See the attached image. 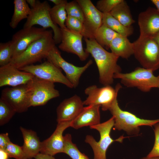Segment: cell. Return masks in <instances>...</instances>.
<instances>
[{"label": "cell", "mask_w": 159, "mask_h": 159, "mask_svg": "<svg viewBox=\"0 0 159 159\" xmlns=\"http://www.w3.org/2000/svg\"><path fill=\"white\" fill-rule=\"evenodd\" d=\"M61 29L62 37L59 48L63 51L76 54L81 61L86 60L90 54L83 49V36L67 28Z\"/></svg>", "instance_id": "obj_14"}, {"label": "cell", "mask_w": 159, "mask_h": 159, "mask_svg": "<svg viewBox=\"0 0 159 159\" xmlns=\"http://www.w3.org/2000/svg\"><path fill=\"white\" fill-rule=\"evenodd\" d=\"M13 49L11 41L0 44V66L3 67L9 64L12 59Z\"/></svg>", "instance_id": "obj_31"}, {"label": "cell", "mask_w": 159, "mask_h": 159, "mask_svg": "<svg viewBox=\"0 0 159 159\" xmlns=\"http://www.w3.org/2000/svg\"><path fill=\"white\" fill-rule=\"evenodd\" d=\"M124 26L129 27L135 22L131 13L130 9L125 1L117 5L110 13Z\"/></svg>", "instance_id": "obj_24"}, {"label": "cell", "mask_w": 159, "mask_h": 159, "mask_svg": "<svg viewBox=\"0 0 159 159\" xmlns=\"http://www.w3.org/2000/svg\"><path fill=\"white\" fill-rule=\"evenodd\" d=\"M35 159H56L53 156L41 153L37 155L34 158Z\"/></svg>", "instance_id": "obj_37"}, {"label": "cell", "mask_w": 159, "mask_h": 159, "mask_svg": "<svg viewBox=\"0 0 159 159\" xmlns=\"http://www.w3.org/2000/svg\"><path fill=\"white\" fill-rule=\"evenodd\" d=\"M34 77L30 73L21 70L9 64L0 67V87H14L25 84Z\"/></svg>", "instance_id": "obj_18"}, {"label": "cell", "mask_w": 159, "mask_h": 159, "mask_svg": "<svg viewBox=\"0 0 159 159\" xmlns=\"http://www.w3.org/2000/svg\"><path fill=\"white\" fill-rule=\"evenodd\" d=\"M11 141L7 133L0 134V149L4 150Z\"/></svg>", "instance_id": "obj_36"}, {"label": "cell", "mask_w": 159, "mask_h": 159, "mask_svg": "<svg viewBox=\"0 0 159 159\" xmlns=\"http://www.w3.org/2000/svg\"><path fill=\"white\" fill-rule=\"evenodd\" d=\"M48 31L42 28L33 26L23 28L16 32L11 40L13 51L12 60L21 54L32 43L44 37Z\"/></svg>", "instance_id": "obj_12"}, {"label": "cell", "mask_w": 159, "mask_h": 159, "mask_svg": "<svg viewBox=\"0 0 159 159\" xmlns=\"http://www.w3.org/2000/svg\"><path fill=\"white\" fill-rule=\"evenodd\" d=\"M52 30L31 44L20 55L9 63L19 69L41 61L55 46Z\"/></svg>", "instance_id": "obj_2"}, {"label": "cell", "mask_w": 159, "mask_h": 159, "mask_svg": "<svg viewBox=\"0 0 159 159\" xmlns=\"http://www.w3.org/2000/svg\"><path fill=\"white\" fill-rule=\"evenodd\" d=\"M71 121L57 122L56 128L51 135L42 142L40 153L52 156L59 153H64V143L63 134L70 127Z\"/></svg>", "instance_id": "obj_17"}, {"label": "cell", "mask_w": 159, "mask_h": 159, "mask_svg": "<svg viewBox=\"0 0 159 159\" xmlns=\"http://www.w3.org/2000/svg\"><path fill=\"white\" fill-rule=\"evenodd\" d=\"M158 88H159V87H158Z\"/></svg>", "instance_id": "obj_44"}, {"label": "cell", "mask_w": 159, "mask_h": 159, "mask_svg": "<svg viewBox=\"0 0 159 159\" xmlns=\"http://www.w3.org/2000/svg\"><path fill=\"white\" fill-rule=\"evenodd\" d=\"M119 35H120L102 24L95 33L94 39L102 47L108 49L112 40Z\"/></svg>", "instance_id": "obj_26"}, {"label": "cell", "mask_w": 159, "mask_h": 159, "mask_svg": "<svg viewBox=\"0 0 159 159\" xmlns=\"http://www.w3.org/2000/svg\"><path fill=\"white\" fill-rule=\"evenodd\" d=\"M9 157L8 154L4 150L0 149V159H8Z\"/></svg>", "instance_id": "obj_38"}, {"label": "cell", "mask_w": 159, "mask_h": 159, "mask_svg": "<svg viewBox=\"0 0 159 159\" xmlns=\"http://www.w3.org/2000/svg\"><path fill=\"white\" fill-rule=\"evenodd\" d=\"M64 153L72 159H90L84 153L78 150L76 145L72 141L71 135L67 134L64 136Z\"/></svg>", "instance_id": "obj_28"}, {"label": "cell", "mask_w": 159, "mask_h": 159, "mask_svg": "<svg viewBox=\"0 0 159 159\" xmlns=\"http://www.w3.org/2000/svg\"><path fill=\"white\" fill-rule=\"evenodd\" d=\"M5 150L9 157L16 159H26L22 147L14 144L11 141L8 144Z\"/></svg>", "instance_id": "obj_33"}, {"label": "cell", "mask_w": 159, "mask_h": 159, "mask_svg": "<svg viewBox=\"0 0 159 159\" xmlns=\"http://www.w3.org/2000/svg\"><path fill=\"white\" fill-rule=\"evenodd\" d=\"M26 2L28 4H29L31 7V9L34 8L36 5L37 0H27Z\"/></svg>", "instance_id": "obj_39"}, {"label": "cell", "mask_w": 159, "mask_h": 159, "mask_svg": "<svg viewBox=\"0 0 159 159\" xmlns=\"http://www.w3.org/2000/svg\"><path fill=\"white\" fill-rule=\"evenodd\" d=\"M67 2L66 0L60 5H55L50 10V16L52 21L54 24L58 25L62 29L67 28L65 23L67 15L65 7Z\"/></svg>", "instance_id": "obj_27"}, {"label": "cell", "mask_w": 159, "mask_h": 159, "mask_svg": "<svg viewBox=\"0 0 159 159\" xmlns=\"http://www.w3.org/2000/svg\"><path fill=\"white\" fill-rule=\"evenodd\" d=\"M133 44V54L143 68L153 71L159 68V46L154 38L139 37Z\"/></svg>", "instance_id": "obj_5"}, {"label": "cell", "mask_w": 159, "mask_h": 159, "mask_svg": "<svg viewBox=\"0 0 159 159\" xmlns=\"http://www.w3.org/2000/svg\"><path fill=\"white\" fill-rule=\"evenodd\" d=\"M24 140L23 145L22 146L26 159H31L40 153L42 142L37 133L31 130H28L20 127Z\"/></svg>", "instance_id": "obj_21"}, {"label": "cell", "mask_w": 159, "mask_h": 159, "mask_svg": "<svg viewBox=\"0 0 159 159\" xmlns=\"http://www.w3.org/2000/svg\"><path fill=\"white\" fill-rule=\"evenodd\" d=\"M65 24L69 29L81 34L84 38H89L84 23L80 20L67 16Z\"/></svg>", "instance_id": "obj_29"}, {"label": "cell", "mask_w": 159, "mask_h": 159, "mask_svg": "<svg viewBox=\"0 0 159 159\" xmlns=\"http://www.w3.org/2000/svg\"><path fill=\"white\" fill-rule=\"evenodd\" d=\"M51 8L47 1L41 2L37 0L35 7L31 9V12L24 25L23 28H30L39 25L46 29L51 28L53 32V38L56 44H59L62 40L61 29L52 21L50 16Z\"/></svg>", "instance_id": "obj_7"}, {"label": "cell", "mask_w": 159, "mask_h": 159, "mask_svg": "<svg viewBox=\"0 0 159 159\" xmlns=\"http://www.w3.org/2000/svg\"><path fill=\"white\" fill-rule=\"evenodd\" d=\"M114 119L113 116L107 121L90 127V129L97 130L100 135V140L97 142L92 135H87L85 142L91 147L94 153V159H106V153L110 145L114 142H121L125 137L123 136L113 140L110 133L114 126Z\"/></svg>", "instance_id": "obj_6"}, {"label": "cell", "mask_w": 159, "mask_h": 159, "mask_svg": "<svg viewBox=\"0 0 159 159\" xmlns=\"http://www.w3.org/2000/svg\"><path fill=\"white\" fill-rule=\"evenodd\" d=\"M155 140L153 147L147 157H159V122L154 125Z\"/></svg>", "instance_id": "obj_35"}, {"label": "cell", "mask_w": 159, "mask_h": 159, "mask_svg": "<svg viewBox=\"0 0 159 159\" xmlns=\"http://www.w3.org/2000/svg\"><path fill=\"white\" fill-rule=\"evenodd\" d=\"M140 159H159V157H144Z\"/></svg>", "instance_id": "obj_43"}, {"label": "cell", "mask_w": 159, "mask_h": 159, "mask_svg": "<svg viewBox=\"0 0 159 159\" xmlns=\"http://www.w3.org/2000/svg\"><path fill=\"white\" fill-rule=\"evenodd\" d=\"M49 1L54 3L55 5H60L65 2L66 0H49Z\"/></svg>", "instance_id": "obj_40"}, {"label": "cell", "mask_w": 159, "mask_h": 159, "mask_svg": "<svg viewBox=\"0 0 159 159\" xmlns=\"http://www.w3.org/2000/svg\"><path fill=\"white\" fill-rule=\"evenodd\" d=\"M84 106L83 101L77 95L65 99L57 109V122L71 121L82 111Z\"/></svg>", "instance_id": "obj_19"}, {"label": "cell", "mask_w": 159, "mask_h": 159, "mask_svg": "<svg viewBox=\"0 0 159 159\" xmlns=\"http://www.w3.org/2000/svg\"><path fill=\"white\" fill-rule=\"evenodd\" d=\"M150 69L137 67L130 72H119L115 74L114 79L120 80L121 83L128 87H137L142 91H150L159 86V75L155 76Z\"/></svg>", "instance_id": "obj_4"}, {"label": "cell", "mask_w": 159, "mask_h": 159, "mask_svg": "<svg viewBox=\"0 0 159 159\" xmlns=\"http://www.w3.org/2000/svg\"><path fill=\"white\" fill-rule=\"evenodd\" d=\"M123 0H100L96 3V8L103 13H110Z\"/></svg>", "instance_id": "obj_34"}, {"label": "cell", "mask_w": 159, "mask_h": 159, "mask_svg": "<svg viewBox=\"0 0 159 159\" xmlns=\"http://www.w3.org/2000/svg\"><path fill=\"white\" fill-rule=\"evenodd\" d=\"M122 87L117 84L115 88L110 85L98 87L93 85L87 87L85 90V94L87 96L83 101L84 105H99L103 111L108 110L111 105L117 99L118 92Z\"/></svg>", "instance_id": "obj_8"}, {"label": "cell", "mask_w": 159, "mask_h": 159, "mask_svg": "<svg viewBox=\"0 0 159 159\" xmlns=\"http://www.w3.org/2000/svg\"><path fill=\"white\" fill-rule=\"evenodd\" d=\"M30 93L31 106L45 105L52 99L59 97V91L54 83L34 76L28 83Z\"/></svg>", "instance_id": "obj_9"}, {"label": "cell", "mask_w": 159, "mask_h": 159, "mask_svg": "<svg viewBox=\"0 0 159 159\" xmlns=\"http://www.w3.org/2000/svg\"><path fill=\"white\" fill-rule=\"evenodd\" d=\"M109 49L111 52L122 58L127 59L133 54V45L127 37L119 35L111 42Z\"/></svg>", "instance_id": "obj_22"}, {"label": "cell", "mask_w": 159, "mask_h": 159, "mask_svg": "<svg viewBox=\"0 0 159 159\" xmlns=\"http://www.w3.org/2000/svg\"><path fill=\"white\" fill-rule=\"evenodd\" d=\"M108 110L114 119V129L125 131L129 135L138 134L140 127L142 125L152 127L159 122V119L150 120L141 119L134 114L122 110L116 99Z\"/></svg>", "instance_id": "obj_3"}, {"label": "cell", "mask_w": 159, "mask_h": 159, "mask_svg": "<svg viewBox=\"0 0 159 159\" xmlns=\"http://www.w3.org/2000/svg\"><path fill=\"white\" fill-rule=\"evenodd\" d=\"M138 23L139 37L154 38L159 33V11L154 8H148L139 14Z\"/></svg>", "instance_id": "obj_16"}, {"label": "cell", "mask_w": 159, "mask_h": 159, "mask_svg": "<svg viewBox=\"0 0 159 159\" xmlns=\"http://www.w3.org/2000/svg\"><path fill=\"white\" fill-rule=\"evenodd\" d=\"M14 12L9 25L12 29H15L21 21L28 18L31 13V9L25 0H14Z\"/></svg>", "instance_id": "obj_23"}, {"label": "cell", "mask_w": 159, "mask_h": 159, "mask_svg": "<svg viewBox=\"0 0 159 159\" xmlns=\"http://www.w3.org/2000/svg\"><path fill=\"white\" fill-rule=\"evenodd\" d=\"M19 69L30 73L39 79L54 83H61L70 88H74L62 73V69L48 61L40 64H33Z\"/></svg>", "instance_id": "obj_11"}, {"label": "cell", "mask_w": 159, "mask_h": 159, "mask_svg": "<svg viewBox=\"0 0 159 159\" xmlns=\"http://www.w3.org/2000/svg\"><path fill=\"white\" fill-rule=\"evenodd\" d=\"M16 112L14 109L6 101L0 98V126L7 123Z\"/></svg>", "instance_id": "obj_30"}, {"label": "cell", "mask_w": 159, "mask_h": 159, "mask_svg": "<svg viewBox=\"0 0 159 159\" xmlns=\"http://www.w3.org/2000/svg\"><path fill=\"white\" fill-rule=\"evenodd\" d=\"M151 1L157 8V9L159 11V0H152Z\"/></svg>", "instance_id": "obj_41"}, {"label": "cell", "mask_w": 159, "mask_h": 159, "mask_svg": "<svg viewBox=\"0 0 159 159\" xmlns=\"http://www.w3.org/2000/svg\"><path fill=\"white\" fill-rule=\"evenodd\" d=\"M46 58L47 61L64 71L66 77L74 88L78 86L82 74L93 63L92 60L90 59L83 66H76L65 60L56 46L49 51Z\"/></svg>", "instance_id": "obj_10"}, {"label": "cell", "mask_w": 159, "mask_h": 159, "mask_svg": "<svg viewBox=\"0 0 159 159\" xmlns=\"http://www.w3.org/2000/svg\"><path fill=\"white\" fill-rule=\"evenodd\" d=\"M158 43L159 46V33L157 34L154 38Z\"/></svg>", "instance_id": "obj_42"}, {"label": "cell", "mask_w": 159, "mask_h": 159, "mask_svg": "<svg viewBox=\"0 0 159 159\" xmlns=\"http://www.w3.org/2000/svg\"><path fill=\"white\" fill-rule=\"evenodd\" d=\"M102 23L103 24L122 36L127 37L133 32L134 29L132 26H124L110 13H103Z\"/></svg>", "instance_id": "obj_25"}, {"label": "cell", "mask_w": 159, "mask_h": 159, "mask_svg": "<svg viewBox=\"0 0 159 159\" xmlns=\"http://www.w3.org/2000/svg\"><path fill=\"white\" fill-rule=\"evenodd\" d=\"M85 51L94 59L99 73L100 82L104 86L110 85L114 82V76L120 72L122 69L117 64L119 57L106 50L94 38H84Z\"/></svg>", "instance_id": "obj_1"}, {"label": "cell", "mask_w": 159, "mask_h": 159, "mask_svg": "<svg viewBox=\"0 0 159 159\" xmlns=\"http://www.w3.org/2000/svg\"><path fill=\"white\" fill-rule=\"evenodd\" d=\"M1 98L6 101L16 112H25L31 107L28 83L3 89L1 92Z\"/></svg>", "instance_id": "obj_13"}, {"label": "cell", "mask_w": 159, "mask_h": 159, "mask_svg": "<svg viewBox=\"0 0 159 159\" xmlns=\"http://www.w3.org/2000/svg\"><path fill=\"white\" fill-rule=\"evenodd\" d=\"M65 9L68 16L77 18L84 23L85 18L82 9L76 0L67 2Z\"/></svg>", "instance_id": "obj_32"}, {"label": "cell", "mask_w": 159, "mask_h": 159, "mask_svg": "<svg viewBox=\"0 0 159 159\" xmlns=\"http://www.w3.org/2000/svg\"><path fill=\"white\" fill-rule=\"evenodd\" d=\"M84 14V23L89 38L94 39L96 32L102 24L103 13L100 11L90 0H76Z\"/></svg>", "instance_id": "obj_15"}, {"label": "cell", "mask_w": 159, "mask_h": 159, "mask_svg": "<svg viewBox=\"0 0 159 159\" xmlns=\"http://www.w3.org/2000/svg\"><path fill=\"white\" fill-rule=\"evenodd\" d=\"M99 105H90L84 107L79 115L71 121L70 127L78 129L85 126L90 127L100 123Z\"/></svg>", "instance_id": "obj_20"}]
</instances>
